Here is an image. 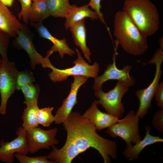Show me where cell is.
I'll return each instance as SVG.
<instances>
[{
	"mask_svg": "<svg viewBox=\"0 0 163 163\" xmlns=\"http://www.w3.org/2000/svg\"><path fill=\"white\" fill-rule=\"evenodd\" d=\"M18 71L15 63L1 58L0 61V113H6L8 101L16 90Z\"/></svg>",
	"mask_w": 163,
	"mask_h": 163,
	"instance_id": "obj_8",
	"label": "cell"
},
{
	"mask_svg": "<svg viewBox=\"0 0 163 163\" xmlns=\"http://www.w3.org/2000/svg\"><path fill=\"white\" fill-rule=\"evenodd\" d=\"M139 118L133 110L129 112L123 119L119 120L105 131L111 136H119L126 142V146L135 144L142 139L139 134L138 123Z\"/></svg>",
	"mask_w": 163,
	"mask_h": 163,
	"instance_id": "obj_7",
	"label": "cell"
},
{
	"mask_svg": "<svg viewBox=\"0 0 163 163\" xmlns=\"http://www.w3.org/2000/svg\"><path fill=\"white\" fill-rule=\"evenodd\" d=\"M14 0H0L3 4L6 6L11 7L13 5Z\"/></svg>",
	"mask_w": 163,
	"mask_h": 163,
	"instance_id": "obj_32",
	"label": "cell"
},
{
	"mask_svg": "<svg viewBox=\"0 0 163 163\" xmlns=\"http://www.w3.org/2000/svg\"><path fill=\"white\" fill-rule=\"evenodd\" d=\"M9 37L0 29V55L2 58L8 60L7 52L9 43Z\"/></svg>",
	"mask_w": 163,
	"mask_h": 163,
	"instance_id": "obj_28",
	"label": "cell"
},
{
	"mask_svg": "<svg viewBox=\"0 0 163 163\" xmlns=\"http://www.w3.org/2000/svg\"><path fill=\"white\" fill-rule=\"evenodd\" d=\"M158 107L163 108V82H160L156 89L154 96Z\"/></svg>",
	"mask_w": 163,
	"mask_h": 163,
	"instance_id": "obj_31",
	"label": "cell"
},
{
	"mask_svg": "<svg viewBox=\"0 0 163 163\" xmlns=\"http://www.w3.org/2000/svg\"><path fill=\"white\" fill-rule=\"evenodd\" d=\"M15 37L14 46L18 49H23L27 53L33 70L35 69L37 65L43 63L44 58L36 51L33 42L32 34L26 24H22Z\"/></svg>",
	"mask_w": 163,
	"mask_h": 163,
	"instance_id": "obj_12",
	"label": "cell"
},
{
	"mask_svg": "<svg viewBox=\"0 0 163 163\" xmlns=\"http://www.w3.org/2000/svg\"><path fill=\"white\" fill-rule=\"evenodd\" d=\"M163 50L160 47L158 49L148 63L155 65V74L152 82L147 88L139 89L136 92V95L139 102V107L136 114L139 118H143L148 113V110L151 106L152 101L159 83L162 73L161 65L163 61Z\"/></svg>",
	"mask_w": 163,
	"mask_h": 163,
	"instance_id": "obj_5",
	"label": "cell"
},
{
	"mask_svg": "<svg viewBox=\"0 0 163 163\" xmlns=\"http://www.w3.org/2000/svg\"><path fill=\"white\" fill-rule=\"evenodd\" d=\"M89 6L88 5L79 7L75 5H72L71 9L65 17L66 29H69L71 25L87 18H90L92 20L98 19L97 13L90 9Z\"/></svg>",
	"mask_w": 163,
	"mask_h": 163,
	"instance_id": "obj_19",
	"label": "cell"
},
{
	"mask_svg": "<svg viewBox=\"0 0 163 163\" xmlns=\"http://www.w3.org/2000/svg\"><path fill=\"white\" fill-rule=\"evenodd\" d=\"M39 0H32L33 2H36Z\"/></svg>",
	"mask_w": 163,
	"mask_h": 163,
	"instance_id": "obj_34",
	"label": "cell"
},
{
	"mask_svg": "<svg viewBox=\"0 0 163 163\" xmlns=\"http://www.w3.org/2000/svg\"><path fill=\"white\" fill-rule=\"evenodd\" d=\"M159 45L160 48L163 49V38H161L159 40Z\"/></svg>",
	"mask_w": 163,
	"mask_h": 163,
	"instance_id": "obj_33",
	"label": "cell"
},
{
	"mask_svg": "<svg viewBox=\"0 0 163 163\" xmlns=\"http://www.w3.org/2000/svg\"><path fill=\"white\" fill-rule=\"evenodd\" d=\"M50 16L65 18L72 5L69 0H46Z\"/></svg>",
	"mask_w": 163,
	"mask_h": 163,
	"instance_id": "obj_21",
	"label": "cell"
},
{
	"mask_svg": "<svg viewBox=\"0 0 163 163\" xmlns=\"http://www.w3.org/2000/svg\"><path fill=\"white\" fill-rule=\"evenodd\" d=\"M123 11L146 37L154 34L158 30L159 15L155 5L149 0H126Z\"/></svg>",
	"mask_w": 163,
	"mask_h": 163,
	"instance_id": "obj_3",
	"label": "cell"
},
{
	"mask_svg": "<svg viewBox=\"0 0 163 163\" xmlns=\"http://www.w3.org/2000/svg\"><path fill=\"white\" fill-rule=\"evenodd\" d=\"M21 117L22 127L26 131L37 127L39 125L37 113L39 108L38 100L26 105Z\"/></svg>",
	"mask_w": 163,
	"mask_h": 163,
	"instance_id": "obj_20",
	"label": "cell"
},
{
	"mask_svg": "<svg viewBox=\"0 0 163 163\" xmlns=\"http://www.w3.org/2000/svg\"><path fill=\"white\" fill-rule=\"evenodd\" d=\"M20 90L23 94L24 98L23 103L25 105L38 100L40 91L38 84L33 83L24 85Z\"/></svg>",
	"mask_w": 163,
	"mask_h": 163,
	"instance_id": "obj_23",
	"label": "cell"
},
{
	"mask_svg": "<svg viewBox=\"0 0 163 163\" xmlns=\"http://www.w3.org/2000/svg\"><path fill=\"white\" fill-rule=\"evenodd\" d=\"M73 77L74 81L71 84L68 96L63 100L62 105L56 112L54 122L56 124L62 123L66 120L73 107L78 103L77 95L78 90L87 82L88 79L80 76H75Z\"/></svg>",
	"mask_w": 163,
	"mask_h": 163,
	"instance_id": "obj_13",
	"label": "cell"
},
{
	"mask_svg": "<svg viewBox=\"0 0 163 163\" xmlns=\"http://www.w3.org/2000/svg\"><path fill=\"white\" fill-rule=\"evenodd\" d=\"M69 29L75 45L80 48L84 57L90 63L91 53L86 43L87 30L85 19L72 24Z\"/></svg>",
	"mask_w": 163,
	"mask_h": 163,
	"instance_id": "obj_18",
	"label": "cell"
},
{
	"mask_svg": "<svg viewBox=\"0 0 163 163\" xmlns=\"http://www.w3.org/2000/svg\"><path fill=\"white\" fill-rule=\"evenodd\" d=\"M152 123L158 131L163 132V108L156 112L153 117Z\"/></svg>",
	"mask_w": 163,
	"mask_h": 163,
	"instance_id": "obj_29",
	"label": "cell"
},
{
	"mask_svg": "<svg viewBox=\"0 0 163 163\" xmlns=\"http://www.w3.org/2000/svg\"><path fill=\"white\" fill-rule=\"evenodd\" d=\"M67 133L66 142L60 149L55 146L47 156L56 163H71L77 156L90 148L97 150L104 163L116 159L117 145L115 141L104 138L97 132L94 125L80 113L72 112L62 123Z\"/></svg>",
	"mask_w": 163,
	"mask_h": 163,
	"instance_id": "obj_1",
	"label": "cell"
},
{
	"mask_svg": "<svg viewBox=\"0 0 163 163\" xmlns=\"http://www.w3.org/2000/svg\"><path fill=\"white\" fill-rule=\"evenodd\" d=\"M22 24L7 6L0 2V29L9 37H15Z\"/></svg>",
	"mask_w": 163,
	"mask_h": 163,
	"instance_id": "obj_17",
	"label": "cell"
},
{
	"mask_svg": "<svg viewBox=\"0 0 163 163\" xmlns=\"http://www.w3.org/2000/svg\"><path fill=\"white\" fill-rule=\"evenodd\" d=\"M1 59V58L0 57V61Z\"/></svg>",
	"mask_w": 163,
	"mask_h": 163,
	"instance_id": "obj_35",
	"label": "cell"
},
{
	"mask_svg": "<svg viewBox=\"0 0 163 163\" xmlns=\"http://www.w3.org/2000/svg\"><path fill=\"white\" fill-rule=\"evenodd\" d=\"M30 23V25L35 28L41 37L50 40L53 43V45L50 50L53 52H58L61 58H63L65 54L73 56L76 53L75 51L69 47L65 38L60 40L53 36L44 26L42 22Z\"/></svg>",
	"mask_w": 163,
	"mask_h": 163,
	"instance_id": "obj_15",
	"label": "cell"
},
{
	"mask_svg": "<svg viewBox=\"0 0 163 163\" xmlns=\"http://www.w3.org/2000/svg\"><path fill=\"white\" fill-rule=\"evenodd\" d=\"M113 27L116 42L125 52L138 56L147 51L148 48L147 37L142 33L123 10L116 13Z\"/></svg>",
	"mask_w": 163,
	"mask_h": 163,
	"instance_id": "obj_2",
	"label": "cell"
},
{
	"mask_svg": "<svg viewBox=\"0 0 163 163\" xmlns=\"http://www.w3.org/2000/svg\"><path fill=\"white\" fill-rule=\"evenodd\" d=\"M16 138L11 141H0V160L6 163L14 162V155L19 153L27 155L29 152L26 138V131L21 126L16 132Z\"/></svg>",
	"mask_w": 163,
	"mask_h": 163,
	"instance_id": "obj_11",
	"label": "cell"
},
{
	"mask_svg": "<svg viewBox=\"0 0 163 163\" xmlns=\"http://www.w3.org/2000/svg\"><path fill=\"white\" fill-rule=\"evenodd\" d=\"M129 86L125 82L118 81L115 87L107 92H104L102 88L94 90L97 104L101 105L107 113L119 119L121 118L125 111L122 98L128 91Z\"/></svg>",
	"mask_w": 163,
	"mask_h": 163,
	"instance_id": "obj_6",
	"label": "cell"
},
{
	"mask_svg": "<svg viewBox=\"0 0 163 163\" xmlns=\"http://www.w3.org/2000/svg\"><path fill=\"white\" fill-rule=\"evenodd\" d=\"M146 132L143 139L130 146H126L122 154L128 160L132 161L137 159L141 152L147 146L158 142H162L163 139L159 136H153L150 134V127L146 126Z\"/></svg>",
	"mask_w": 163,
	"mask_h": 163,
	"instance_id": "obj_16",
	"label": "cell"
},
{
	"mask_svg": "<svg viewBox=\"0 0 163 163\" xmlns=\"http://www.w3.org/2000/svg\"><path fill=\"white\" fill-rule=\"evenodd\" d=\"M116 45L115 52L113 55L112 63L107 66L106 69L102 75L97 76L94 78L93 86L94 90L101 88L103 84L109 80H117L123 82L129 87L134 85L136 82L135 78L129 74V72L132 69L131 66L126 65L121 69L117 68L116 59L118 44L116 43Z\"/></svg>",
	"mask_w": 163,
	"mask_h": 163,
	"instance_id": "obj_9",
	"label": "cell"
},
{
	"mask_svg": "<svg viewBox=\"0 0 163 163\" xmlns=\"http://www.w3.org/2000/svg\"><path fill=\"white\" fill-rule=\"evenodd\" d=\"M35 81V78L31 71L26 69L18 71L16 79V90H20L24 85L33 83Z\"/></svg>",
	"mask_w": 163,
	"mask_h": 163,
	"instance_id": "obj_25",
	"label": "cell"
},
{
	"mask_svg": "<svg viewBox=\"0 0 163 163\" xmlns=\"http://www.w3.org/2000/svg\"><path fill=\"white\" fill-rule=\"evenodd\" d=\"M14 156L20 163H56L49 160L47 156L30 157L27 155L16 153Z\"/></svg>",
	"mask_w": 163,
	"mask_h": 163,
	"instance_id": "obj_26",
	"label": "cell"
},
{
	"mask_svg": "<svg viewBox=\"0 0 163 163\" xmlns=\"http://www.w3.org/2000/svg\"><path fill=\"white\" fill-rule=\"evenodd\" d=\"M20 2L21 9L18 14V18L22 19L24 23L27 24L29 22V14L32 5L31 0H19Z\"/></svg>",
	"mask_w": 163,
	"mask_h": 163,
	"instance_id": "obj_27",
	"label": "cell"
},
{
	"mask_svg": "<svg viewBox=\"0 0 163 163\" xmlns=\"http://www.w3.org/2000/svg\"><path fill=\"white\" fill-rule=\"evenodd\" d=\"M53 109V107L38 109L37 117L39 125L44 127H48L54 122V116L52 113Z\"/></svg>",
	"mask_w": 163,
	"mask_h": 163,
	"instance_id": "obj_24",
	"label": "cell"
},
{
	"mask_svg": "<svg viewBox=\"0 0 163 163\" xmlns=\"http://www.w3.org/2000/svg\"><path fill=\"white\" fill-rule=\"evenodd\" d=\"M101 0H90L88 5L94 10V11L96 12L98 15V19L103 24L106 26L107 29L108 28L107 25L103 14L100 10L101 8Z\"/></svg>",
	"mask_w": 163,
	"mask_h": 163,
	"instance_id": "obj_30",
	"label": "cell"
},
{
	"mask_svg": "<svg viewBox=\"0 0 163 163\" xmlns=\"http://www.w3.org/2000/svg\"><path fill=\"white\" fill-rule=\"evenodd\" d=\"M56 128L45 130L36 127L26 131V138L29 152L34 153L41 149H49L59 143L56 138Z\"/></svg>",
	"mask_w": 163,
	"mask_h": 163,
	"instance_id": "obj_10",
	"label": "cell"
},
{
	"mask_svg": "<svg viewBox=\"0 0 163 163\" xmlns=\"http://www.w3.org/2000/svg\"><path fill=\"white\" fill-rule=\"evenodd\" d=\"M49 16L46 0H39L32 3L29 14L30 22H42Z\"/></svg>",
	"mask_w": 163,
	"mask_h": 163,
	"instance_id": "obj_22",
	"label": "cell"
},
{
	"mask_svg": "<svg viewBox=\"0 0 163 163\" xmlns=\"http://www.w3.org/2000/svg\"><path fill=\"white\" fill-rule=\"evenodd\" d=\"M77 54V58L73 62L75 65L72 67L64 69H59L54 67L49 60L50 56L53 52L49 50L44 58V61L41 64L44 68H49L52 71L49 74L50 79L54 83L62 82L67 79L71 76H80L87 78H94L98 75L99 65L97 62L92 65H90L84 59L80 52L75 48Z\"/></svg>",
	"mask_w": 163,
	"mask_h": 163,
	"instance_id": "obj_4",
	"label": "cell"
},
{
	"mask_svg": "<svg viewBox=\"0 0 163 163\" xmlns=\"http://www.w3.org/2000/svg\"><path fill=\"white\" fill-rule=\"evenodd\" d=\"M97 105L96 100H94L90 107L82 115L94 125L97 130L101 131L117 122L118 118L107 113L102 112L98 108Z\"/></svg>",
	"mask_w": 163,
	"mask_h": 163,
	"instance_id": "obj_14",
	"label": "cell"
}]
</instances>
